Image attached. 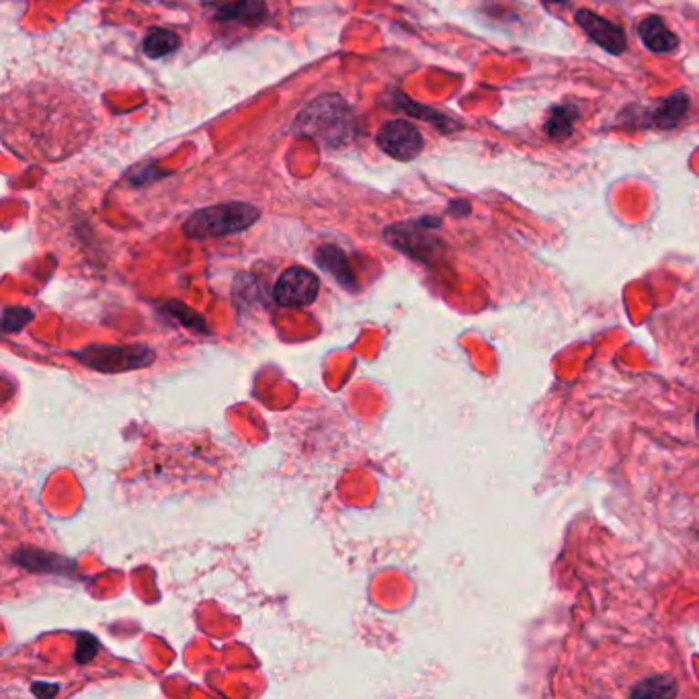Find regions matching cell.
Here are the masks:
<instances>
[{
  "instance_id": "2",
  "label": "cell",
  "mask_w": 699,
  "mask_h": 699,
  "mask_svg": "<svg viewBox=\"0 0 699 699\" xmlns=\"http://www.w3.org/2000/svg\"><path fill=\"white\" fill-rule=\"evenodd\" d=\"M261 218V212L255 205L245 202H230L222 205L203 207L191 214L183 235L191 240H207V238H222L230 235H240V232L255 226Z\"/></svg>"
},
{
  "instance_id": "15",
  "label": "cell",
  "mask_w": 699,
  "mask_h": 699,
  "mask_svg": "<svg viewBox=\"0 0 699 699\" xmlns=\"http://www.w3.org/2000/svg\"><path fill=\"white\" fill-rule=\"evenodd\" d=\"M677 694V683L671 677H651L640 681V683L631 689V697H673Z\"/></svg>"
},
{
  "instance_id": "6",
  "label": "cell",
  "mask_w": 699,
  "mask_h": 699,
  "mask_svg": "<svg viewBox=\"0 0 699 699\" xmlns=\"http://www.w3.org/2000/svg\"><path fill=\"white\" fill-rule=\"evenodd\" d=\"M376 141L388 156L402 162L417 158L424 144L417 126H412V123L406 120H392L384 123L378 131Z\"/></svg>"
},
{
  "instance_id": "11",
  "label": "cell",
  "mask_w": 699,
  "mask_h": 699,
  "mask_svg": "<svg viewBox=\"0 0 699 699\" xmlns=\"http://www.w3.org/2000/svg\"><path fill=\"white\" fill-rule=\"evenodd\" d=\"M13 560L16 564H21L23 569L36 570V572H66V570H72V569H66V566H74V562L62 558V556L41 552V550H19L15 552Z\"/></svg>"
},
{
  "instance_id": "18",
  "label": "cell",
  "mask_w": 699,
  "mask_h": 699,
  "mask_svg": "<svg viewBox=\"0 0 699 699\" xmlns=\"http://www.w3.org/2000/svg\"><path fill=\"white\" fill-rule=\"evenodd\" d=\"M402 110H406V111H417V113H421V120H429V121H433V123H439V126L441 128H443V123H445V118H443V115H439V113H435V111H431V110H424V107H417V105H412L411 101H409V99H404L402 97Z\"/></svg>"
},
{
  "instance_id": "8",
  "label": "cell",
  "mask_w": 699,
  "mask_h": 699,
  "mask_svg": "<svg viewBox=\"0 0 699 699\" xmlns=\"http://www.w3.org/2000/svg\"><path fill=\"white\" fill-rule=\"evenodd\" d=\"M638 33L642 44L656 54H669L679 46L677 36L662 23L661 16H646V19L640 23Z\"/></svg>"
},
{
  "instance_id": "16",
  "label": "cell",
  "mask_w": 699,
  "mask_h": 699,
  "mask_svg": "<svg viewBox=\"0 0 699 699\" xmlns=\"http://www.w3.org/2000/svg\"><path fill=\"white\" fill-rule=\"evenodd\" d=\"M164 312H169L174 320H179V324H183V327H187L191 330H199V332H210V329L205 327V320L202 314H197L195 310H191L189 306L181 304V302H169L166 306H162Z\"/></svg>"
},
{
  "instance_id": "14",
  "label": "cell",
  "mask_w": 699,
  "mask_h": 699,
  "mask_svg": "<svg viewBox=\"0 0 699 699\" xmlns=\"http://www.w3.org/2000/svg\"><path fill=\"white\" fill-rule=\"evenodd\" d=\"M577 110H572L570 105L554 107L550 111V118L546 121V134L552 140H564L570 136L572 123L577 120Z\"/></svg>"
},
{
  "instance_id": "7",
  "label": "cell",
  "mask_w": 699,
  "mask_h": 699,
  "mask_svg": "<svg viewBox=\"0 0 699 699\" xmlns=\"http://www.w3.org/2000/svg\"><path fill=\"white\" fill-rule=\"evenodd\" d=\"M574 16H577V23L580 25V27L587 31V36L593 39L597 46H601L605 52L621 54L623 49H626L628 41L618 25L610 23L607 19H603V16L595 15L593 11H587V8H580Z\"/></svg>"
},
{
  "instance_id": "1",
  "label": "cell",
  "mask_w": 699,
  "mask_h": 699,
  "mask_svg": "<svg viewBox=\"0 0 699 699\" xmlns=\"http://www.w3.org/2000/svg\"><path fill=\"white\" fill-rule=\"evenodd\" d=\"M296 131L314 138L322 146L347 144L355 136V115L339 95H327L312 101L297 115Z\"/></svg>"
},
{
  "instance_id": "19",
  "label": "cell",
  "mask_w": 699,
  "mask_h": 699,
  "mask_svg": "<svg viewBox=\"0 0 699 699\" xmlns=\"http://www.w3.org/2000/svg\"><path fill=\"white\" fill-rule=\"evenodd\" d=\"M31 692H33V695H37V697H41V699H46V697H54V695L60 694V685H49V683H33Z\"/></svg>"
},
{
  "instance_id": "17",
  "label": "cell",
  "mask_w": 699,
  "mask_h": 699,
  "mask_svg": "<svg viewBox=\"0 0 699 699\" xmlns=\"http://www.w3.org/2000/svg\"><path fill=\"white\" fill-rule=\"evenodd\" d=\"M33 318V312L27 310V308H5V314H3V330L5 332H15V330H21L25 324H27L29 320Z\"/></svg>"
},
{
  "instance_id": "9",
  "label": "cell",
  "mask_w": 699,
  "mask_h": 699,
  "mask_svg": "<svg viewBox=\"0 0 699 699\" xmlns=\"http://www.w3.org/2000/svg\"><path fill=\"white\" fill-rule=\"evenodd\" d=\"M316 263H318V267L329 271L332 277H335L340 286L347 287V289H355L357 287V279L353 276L351 267H349V261L345 253L340 251V248L337 246H322L318 248V253H316Z\"/></svg>"
},
{
  "instance_id": "13",
  "label": "cell",
  "mask_w": 699,
  "mask_h": 699,
  "mask_svg": "<svg viewBox=\"0 0 699 699\" xmlns=\"http://www.w3.org/2000/svg\"><path fill=\"white\" fill-rule=\"evenodd\" d=\"M181 46L179 36H174L169 29H161L154 27L150 29V33L144 39V52L148 57H162L172 54L174 49Z\"/></svg>"
},
{
  "instance_id": "3",
  "label": "cell",
  "mask_w": 699,
  "mask_h": 699,
  "mask_svg": "<svg viewBox=\"0 0 699 699\" xmlns=\"http://www.w3.org/2000/svg\"><path fill=\"white\" fill-rule=\"evenodd\" d=\"M72 357L95 371L123 373L152 365L156 353L146 345H89Z\"/></svg>"
},
{
  "instance_id": "12",
  "label": "cell",
  "mask_w": 699,
  "mask_h": 699,
  "mask_svg": "<svg viewBox=\"0 0 699 699\" xmlns=\"http://www.w3.org/2000/svg\"><path fill=\"white\" fill-rule=\"evenodd\" d=\"M689 111V97L685 93H675L659 105V110L654 113L656 126L661 128H675L677 123L685 118Z\"/></svg>"
},
{
  "instance_id": "5",
  "label": "cell",
  "mask_w": 699,
  "mask_h": 699,
  "mask_svg": "<svg viewBox=\"0 0 699 699\" xmlns=\"http://www.w3.org/2000/svg\"><path fill=\"white\" fill-rule=\"evenodd\" d=\"M429 226H439V222L423 218L421 222L396 224V226H390L384 232V236L390 245L412 256V259L429 261L431 255L435 253V246H439L437 240L427 235Z\"/></svg>"
},
{
  "instance_id": "4",
  "label": "cell",
  "mask_w": 699,
  "mask_h": 699,
  "mask_svg": "<svg viewBox=\"0 0 699 699\" xmlns=\"http://www.w3.org/2000/svg\"><path fill=\"white\" fill-rule=\"evenodd\" d=\"M318 291L320 279L316 273L306 267H291L279 276L276 289H273V297L279 306L304 308L316 302Z\"/></svg>"
},
{
  "instance_id": "20",
  "label": "cell",
  "mask_w": 699,
  "mask_h": 699,
  "mask_svg": "<svg viewBox=\"0 0 699 699\" xmlns=\"http://www.w3.org/2000/svg\"><path fill=\"white\" fill-rule=\"evenodd\" d=\"M546 3H550V5H562V3H569V0H546Z\"/></svg>"
},
{
  "instance_id": "21",
  "label": "cell",
  "mask_w": 699,
  "mask_h": 699,
  "mask_svg": "<svg viewBox=\"0 0 699 699\" xmlns=\"http://www.w3.org/2000/svg\"><path fill=\"white\" fill-rule=\"evenodd\" d=\"M695 429L699 431V411H697V414H695Z\"/></svg>"
},
{
  "instance_id": "10",
  "label": "cell",
  "mask_w": 699,
  "mask_h": 699,
  "mask_svg": "<svg viewBox=\"0 0 699 699\" xmlns=\"http://www.w3.org/2000/svg\"><path fill=\"white\" fill-rule=\"evenodd\" d=\"M215 16L220 21H238L245 25H259L267 16V8L261 0H232V3L218 5Z\"/></svg>"
}]
</instances>
